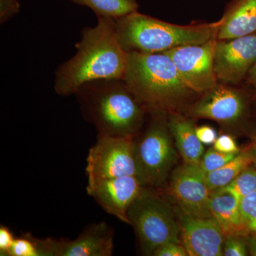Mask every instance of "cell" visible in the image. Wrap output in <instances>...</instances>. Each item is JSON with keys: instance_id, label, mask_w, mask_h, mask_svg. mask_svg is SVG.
Listing matches in <instances>:
<instances>
[{"instance_id": "1", "label": "cell", "mask_w": 256, "mask_h": 256, "mask_svg": "<svg viewBox=\"0 0 256 256\" xmlns=\"http://www.w3.org/2000/svg\"><path fill=\"white\" fill-rule=\"evenodd\" d=\"M76 53L56 73L54 89L60 96L73 95L87 82L124 79L128 53L120 45L114 18L98 16L94 28L82 31Z\"/></svg>"}, {"instance_id": "2", "label": "cell", "mask_w": 256, "mask_h": 256, "mask_svg": "<svg viewBox=\"0 0 256 256\" xmlns=\"http://www.w3.org/2000/svg\"><path fill=\"white\" fill-rule=\"evenodd\" d=\"M76 95L82 114L98 134L134 138L142 126V105L122 79L87 82Z\"/></svg>"}, {"instance_id": "3", "label": "cell", "mask_w": 256, "mask_h": 256, "mask_svg": "<svg viewBox=\"0 0 256 256\" xmlns=\"http://www.w3.org/2000/svg\"><path fill=\"white\" fill-rule=\"evenodd\" d=\"M122 80L141 105L156 112L174 108L194 92L164 52H128Z\"/></svg>"}, {"instance_id": "4", "label": "cell", "mask_w": 256, "mask_h": 256, "mask_svg": "<svg viewBox=\"0 0 256 256\" xmlns=\"http://www.w3.org/2000/svg\"><path fill=\"white\" fill-rule=\"evenodd\" d=\"M116 32L126 52L162 53L184 45L202 44L217 37L224 18L217 22L180 26L140 13L116 18Z\"/></svg>"}, {"instance_id": "5", "label": "cell", "mask_w": 256, "mask_h": 256, "mask_svg": "<svg viewBox=\"0 0 256 256\" xmlns=\"http://www.w3.org/2000/svg\"><path fill=\"white\" fill-rule=\"evenodd\" d=\"M128 218L144 255L153 256L156 248L168 242L182 244L174 206L151 188L144 186L130 207Z\"/></svg>"}, {"instance_id": "6", "label": "cell", "mask_w": 256, "mask_h": 256, "mask_svg": "<svg viewBox=\"0 0 256 256\" xmlns=\"http://www.w3.org/2000/svg\"><path fill=\"white\" fill-rule=\"evenodd\" d=\"M137 176L144 186L158 188L173 171L178 154L168 124L156 120L138 140H134Z\"/></svg>"}, {"instance_id": "7", "label": "cell", "mask_w": 256, "mask_h": 256, "mask_svg": "<svg viewBox=\"0 0 256 256\" xmlns=\"http://www.w3.org/2000/svg\"><path fill=\"white\" fill-rule=\"evenodd\" d=\"M86 172L88 180L137 176L134 138L98 134L88 154Z\"/></svg>"}, {"instance_id": "8", "label": "cell", "mask_w": 256, "mask_h": 256, "mask_svg": "<svg viewBox=\"0 0 256 256\" xmlns=\"http://www.w3.org/2000/svg\"><path fill=\"white\" fill-rule=\"evenodd\" d=\"M216 38L202 44L184 45L166 50L180 77L194 92H208L216 86L214 70Z\"/></svg>"}, {"instance_id": "9", "label": "cell", "mask_w": 256, "mask_h": 256, "mask_svg": "<svg viewBox=\"0 0 256 256\" xmlns=\"http://www.w3.org/2000/svg\"><path fill=\"white\" fill-rule=\"evenodd\" d=\"M180 238L188 256H223V232L214 217L186 213L174 207Z\"/></svg>"}, {"instance_id": "10", "label": "cell", "mask_w": 256, "mask_h": 256, "mask_svg": "<svg viewBox=\"0 0 256 256\" xmlns=\"http://www.w3.org/2000/svg\"><path fill=\"white\" fill-rule=\"evenodd\" d=\"M171 174L169 192L176 207L191 214L212 215L208 210L212 192L207 186L205 173L200 164L184 162Z\"/></svg>"}, {"instance_id": "11", "label": "cell", "mask_w": 256, "mask_h": 256, "mask_svg": "<svg viewBox=\"0 0 256 256\" xmlns=\"http://www.w3.org/2000/svg\"><path fill=\"white\" fill-rule=\"evenodd\" d=\"M144 186L137 176L88 180L86 191L102 210L129 224L128 212Z\"/></svg>"}, {"instance_id": "12", "label": "cell", "mask_w": 256, "mask_h": 256, "mask_svg": "<svg viewBox=\"0 0 256 256\" xmlns=\"http://www.w3.org/2000/svg\"><path fill=\"white\" fill-rule=\"evenodd\" d=\"M256 62V34L230 40H218L214 48V70L217 78L237 84Z\"/></svg>"}, {"instance_id": "13", "label": "cell", "mask_w": 256, "mask_h": 256, "mask_svg": "<svg viewBox=\"0 0 256 256\" xmlns=\"http://www.w3.org/2000/svg\"><path fill=\"white\" fill-rule=\"evenodd\" d=\"M114 230L106 222L88 226L74 240L52 238V256H110Z\"/></svg>"}, {"instance_id": "14", "label": "cell", "mask_w": 256, "mask_h": 256, "mask_svg": "<svg viewBox=\"0 0 256 256\" xmlns=\"http://www.w3.org/2000/svg\"><path fill=\"white\" fill-rule=\"evenodd\" d=\"M244 99L238 92L224 86H215L192 107L194 116L232 124L244 114Z\"/></svg>"}, {"instance_id": "15", "label": "cell", "mask_w": 256, "mask_h": 256, "mask_svg": "<svg viewBox=\"0 0 256 256\" xmlns=\"http://www.w3.org/2000/svg\"><path fill=\"white\" fill-rule=\"evenodd\" d=\"M208 210L220 224L224 237L248 236L242 222L239 202L232 195L212 192Z\"/></svg>"}, {"instance_id": "16", "label": "cell", "mask_w": 256, "mask_h": 256, "mask_svg": "<svg viewBox=\"0 0 256 256\" xmlns=\"http://www.w3.org/2000/svg\"><path fill=\"white\" fill-rule=\"evenodd\" d=\"M217 34L218 40H230L256 31V0H238L224 18Z\"/></svg>"}, {"instance_id": "17", "label": "cell", "mask_w": 256, "mask_h": 256, "mask_svg": "<svg viewBox=\"0 0 256 256\" xmlns=\"http://www.w3.org/2000/svg\"><path fill=\"white\" fill-rule=\"evenodd\" d=\"M168 124L184 162L200 164L204 148L197 137L196 128L193 122L180 116H172Z\"/></svg>"}, {"instance_id": "18", "label": "cell", "mask_w": 256, "mask_h": 256, "mask_svg": "<svg viewBox=\"0 0 256 256\" xmlns=\"http://www.w3.org/2000/svg\"><path fill=\"white\" fill-rule=\"evenodd\" d=\"M254 164L250 149L244 150L220 169L205 174L208 190L214 192L228 185L244 170Z\"/></svg>"}, {"instance_id": "19", "label": "cell", "mask_w": 256, "mask_h": 256, "mask_svg": "<svg viewBox=\"0 0 256 256\" xmlns=\"http://www.w3.org/2000/svg\"><path fill=\"white\" fill-rule=\"evenodd\" d=\"M90 8L98 16L118 18L137 12L136 0H70Z\"/></svg>"}, {"instance_id": "20", "label": "cell", "mask_w": 256, "mask_h": 256, "mask_svg": "<svg viewBox=\"0 0 256 256\" xmlns=\"http://www.w3.org/2000/svg\"><path fill=\"white\" fill-rule=\"evenodd\" d=\"M9 256H52V238L40 239L25 234L15 238Z\"/></svg>"}, {"instance_id": "21", "label": "cell", "mask_w": 256, "mask_h": 256, "mask_svg": "<svg viewBox=\"0 0 256 256\" xmlns=\"http://www.w3.org/2000/svg\"><path fill=\"white\" fill-rule=\"evenodd\" d=\"M256 190V168L252 165L244 170L228 185L212 192L228 194L239 202L244 197Z\"/></svg>"}, {"instance_id": "22", "label": "cell", "mask_w": 256, "mask_h": 256, "mask_svg": "<svg viewBox=\"0 0 256 256\" xmlns=\"http://www.w3.org/2000/svg\"><path fill=\"white\" fill-rule=\"evenodd\" d=\"M239 208L248 234L256 236V190L239 202Z\"/></svg>"}, {"instance_id": "23", "label": "cell", "mask_w": 256, "mask_h": 256, "mask_svg": "<svg viewBox=\"0 0 256 256\" xmlns=\"http://www.w3.org/2000/svg\"><path fill=\"white\" fill-rule=\"evenodd\" d=\"M236 154L222 152L212 148L202 156L200 165L205 174H208L214 170L220 169L235 158Z\"/></svg>"}, {"instance_id": "24", "label": "cell", "mask_w": 256, "mask_h": 256, "mask_svg": "<svg viewBox=\"0 0 256 256\" xmlns=\"http://www.w3.org/2000/svg\"><path fill=\"white\" fill-rule=\"evenodd\" d=\"M245 236H227L224 238L223 256H246L248 254Z\"/></svg>"}, {"instance_id": "25", "label": "cell", "mask_w": 256, "mask_h": 256, "mask_svg": "<svg viewBox=\"0 0 256 256\" xmlns=\"http://www.w3.org/2000/svg\"><path fill=\"white\" fill-rule=\"evenodd\" d=\"M213 148L216 150L230 154H238L240 152L235 140L228 134H222L217 138Z\"/></svg>"}, {"instance_id": "26", "label": "cell", "mask_w": 256, "mask_h": 256, "mask_svg": "<svg viewBox=\"0 0 256 256\" xmlns=\"http://www.w3.org/2000/svg\"><path fill=\"white\" fill-rule=\"evenodd\" d=\"M18 0H0V23L2 24L20 12Z\"/></svg>"}, {"instance_id": "27", "label": "cell", "mask_w": 256, "mask_h": 256, "mask_svg": "<svg viewBox=\"0 0 256 256\" xmlns=\"http://www.w3.org/2000/svg\"><path fill=\"white\" fill-rule=\"evenodd\" d=\"M154 256H188V252L182 244L168 242L158 248L153 254Z\"/></svg>"}, {"instance_id": "28", "label": "cell", "mask_w": 256, "mask_h": 256, "mask_svg": "<svg viewBox=\"0 0 256 256\" xmlns=\"http://www.w3.org/2000/svg\"><path fill=\"white\" fill-rule=\"evenodd\" d=\"M10 229L5 226H0V256H9L10 249L14 240Z\"/></svg>"}, {"instance_id": "29", "label": "cell", "mask_w": 256, "mask_h": 256, "mask_svg": "<svg viewBox=\"0 0 256 256\" xmlns=\"http://www.w3.org/2000/svg\"><path fill=\"white\" fill-rule=\"evenodd\" d=\"M196 133L198 140L205 146L214 144L216 140L217 139L215 130L210 126H204L196 128Z\"/></svg>"}, {"instance_id": "30", "label": "cell", "mask_w": 256, "mask_h": 256, "mask_svg": "<svg viewBox=\"0 0 256 256\" xmlns=\"http://www.w3.org/2000/svg\"><path fill=\"white\" fill-rule=\"evenodd\" d=\"M248 250L252 256H256V236H248L247 239Z\"/></svg>"}, {"instance_id": "31", "label": "cell", "mask_w": 256, "mask_h": 256, "mask_svg": "<svg viewBox=\"0 0 256 256\" xmlns=\"http://www.w3.org/2000/svg\"><path fill=\"white\" fill-rule=\"evenodd\" d=\"M249 149H250V152H252V158H254V164L256 165V131L255 133H254V138H252V144L250 148H249Z\"/></svg>"}, {"instance_id": "32", "label": "cell", "mask_w": 256, "mask_h": 256, "mask_svg": "<svg viewBox=\"0 0 256 256\" xmlns=\"http://www.w3.org/2000/svg\"><path fill=\"white\" fill-rule=\"evenodd\" d=\"M249 77H250V80H252L254 84H256V62L252 66V68L250 69L248 72Z\"/></svg>"}, {"instance_id": "33", "label": "cell", "mask_w": 256, "mask_h": 256, "mask_svg": "<svg viewBox=\"0 0 256 256\" xmlns=\"http://www.w3.org/2000/svg\"></svg>"}]
</instances>
